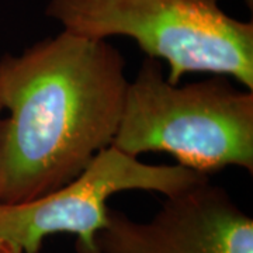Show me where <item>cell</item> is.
Returning <instances> with one entry per match:
<instances>
[{
	"label": "cell",
	"instance_id": "obj_1",
	"mask_svg": "<svg viewBox=\"0 0 253 253\" xmlns=\"http://www.w3.org/2000/svg\"><path fill=\"white\" fill-rule=\"evenodd\" d=\"M126 59L107 40L61 30L0 58V204L40 199L113 144Z\"/></svg>",
	"mask_w": 253,
	"mask_h": 253
},
{
	"label": "cell",
	"instance_id": "obj_2",
	"mask_svg": "<svg viewBox=\"0 0 253 253\" xmlns=\"http://www.w3.org/2000/svg\"><path fill=\"white\" fill-rule=\"evenodd\" d=\"M214 75L204 81L170 83L162 62L145 58L128 82L113 146L131 156L172 155L197 172L228 166L253 173V90Z\"/></svg>",
	"mask_w": 253,
	"mask_h": 253
},
{
	"label": "cell",
	"instance_id": "obj_3",
	"mask_svg": "<svg viewBox=\"0 0 253 253\" xmlns=\"http://www.w3.org/2000/svg\"><path fill=\"white\" fill-rule=\"evenodd\" d=\"M45 16L78 36L131 38L168 63L174 84L203 72L253 90V23L228 14L221 0H48Z\"/></svg>",
	"mask_w": 253,
	"mask_h": 253
},
{
	"label": "cell",
	"instance_id": "obj_4",
	"mask_svg": "<svg viewBox=\"0 0 253 253\" xmlns=\"http://www.w3.org/2000/svg\"><path fill=\"white\" fill-rule=\"evenodd\" d=\"M210 180L181 165H149L110 145L72 180L40 199L0 204V253H38L48 236H76V253H97L96 235L107 222V200L144 190L173 196Z\"/></svg>",
	"mask_w": 253,
	"mask_h": 253
},
{
	"label": "cell",
	"instance_id": "obj_5",
	"mask_svg": "<svg viewBox=\"0 0 253 253\" xmlns=\"http://www.w3.org/2000/svg\"><path fill=\"white\" fill-rule=\"evenodd\" d=\"M96 246L97 253H253V218L207 180L166 197L148 221L109 208Z\"/></svg>",
	"mask_w": 253,
	"mask_h": 253
},
{
	"label": "cell",
	"instance_id": "obj_6",
	"mask_svg": "<svg viewBox=\"0 0 253 253\" xmlns=\"http://www.w3.org/2000/svg\"><path fill=\"white\" fill-rule=\"evenodd\" d=\"M245 3L249 6V9H252V6H253V0H244Z\"/></svg>",
	"mask_w": 253,
	"mask_h": 253
},
{
	"label": "cell",
	"instance_id": "obj_7",
	"mask_svg": "<svg viewBox=\"0 0 253 253\" xmlns=\"http://www.w3.org/2000/svg\"><path fill=\"white\" fill-rule=\"evenodd\" d=\"M0 113H1V106H0Z\"/></svg>",
	"mask_w": 253,
	"mask_h": 253
},
{
	"label": "cell",
	"instance_id": "obj_8",
	"mask_svg": "<svg viewBox=\"0 0 253 253\" xmlns=\"http://www.w3.org/2000/svg\"><path fill=\"white\" fill-rule=\"evenodd\" d=\"M38 253H42V252H38Z\"/></svg>",
	"mask_w": 253,
	"mask_h": 253
}]
</instances>
